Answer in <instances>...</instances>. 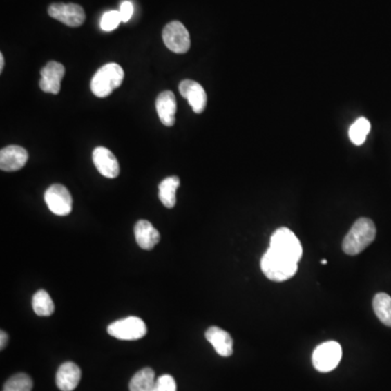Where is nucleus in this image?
Listing matches in <instances>:
<instances>
[{
  "mask_svg": "<svg viewBox=\"0 0 391 391\" xmlns=\"http://www.w3.org/2000/svg\"><path fill=\"white\" fill-rule=\"evenodd\" d=\"M162 37L165 46L175 54H185L191 48V36L187 28L178 21H173L165 26Z\"/></svg>",
  "mask_w": 391,
  "mask_h": 391,
  "instance_id": "obj_7",
  "label": "nucleus"
},
{
  "mask_svg": "<svg viewBox=\"0 0 391 391\" xmlns=\"http://www.w3.org/2000/svg\"><path fill=\"white\" fill-rule=\"evenodd\" d=\"M153 391H176L175 379L171 375H162L155 381Z\"/></svg>",
  "mask_w": 391,
  "mask_h": 391,
  "instance_id": "obj_25",
  "label": "nucleus"
},
{
  "mask_svg": "<svg viewBox=\"0 0 391 391\" xmlns=\"http://www.w3.org/2000/svg\"><path fill=\"white\" fill-rule=\"evenodd\" d=\"M45 201L49 210L59 216H69L73 206V199L68 188L61 184H54L45 193Z\"/></svg>",
  "mask_w": 391,
  "mask_h": 391,
  "instance_id": "obj_8",
  "label": "nucleus"
},
{
  "mask_svg": "<svg viewBox=\"0 0 391 391\" xmlns=\"http://www.w3.org/2000/svg\"><path fill=\"white\" fill-rule=\"evenodd\" d=\"M28 160V151L20 146H8L0 151V169L5 172L21 170Z\"/></svg>",
  "mask_w": 391,
  "mask_h": 391,
  "instance_id": "obj_13",
  "label": "nucleus"
},
{
  "mask_svg": "<svg viewBox=\"0 0 391 391\" xmlns=\"http://www.w3.org/2000/svg\"><path fill=\"white\" fill-rule=\"evenodd\" d=\"M321 263H322V265H327V260L323 259Z\"/></svg>",
  "mask_w": 391,
  "mask_h": 391,
  "instance_id": "obj_29",
  "label": "nucleus"
},
{
  "mask_svg": "<svg viewBox=\"0 0 391 391\" xmlns=\"http://www.w3.org/2000/svg\"><path fill=\"white\" fill-rule=\"evenodd\" d=\"M180 93L182 96L188 100L195 113H202L207 107V94L204 87L197 82L191 79H184L180 82Z\"/></svg>",
  "mask_w": 391,
  "mask_h": 391,
  "instance_id": "obj_11",
  "label": "nucleus"
},
{
  "mask_svg": "<svg viewBox=\"0 0 391 391\" xmlns=\"http://www.w3.org/2000/svg\"><path fill=\"white\" fill-rule=\"evenodd\" d=\"M121 22H122V19L120 16V11H109L102 16V21H100V28H102V31L111 32L119 28Z\"/></svg>",
  "mask_w": 391,
  "mask_h": 391,
  "instance_id": "obj_24",
  "label": "nucleus"
},
{
  "mask_svg": "<svg viewBox=\"0 0 391 391\" xmlns=\"http://www.w3.org/2000/svg\"><path fill=\"white\" fill-rule=\"evenodd\" d=\"M135 238L138 246L144 250H151L160 242V233L153 224L146 220H140L134 229Z\"/></svg>",
  "mask_w": 391,
  "mask_h": 391,
  "instance_id": "obj_16",
  "label": "nucleus"
},
{
  "mask_svg": "<svg viewBox=\"0 0 391 391\" xmlns=\"http://www.w3.org/2000/svg\"><path fill=\"white\" fill-rule=\"evenodd\" d=\"M33 310L39 316H50L55 312V303L46 290L36 292L32 301Z\"/></svg>",
  "mask_w": 391,
  "mask_h": 391,
  "instance_id": "obj_21",
  "label": "nucleus"
},
{
  "mask_svg": "<svg viewBox=\"0 0 391 391\" xmlns=\"http://www.w3.org/2000/svg\"><path fill=\"white\" fill-rule=\"evenodd\" d=\"M269 249L296 263H299L300 259L303 258L301 242L287 227H280L273 233Z\"/></svg>",
  "mask_w": 391,
  "mask_h": 391,
  "instance_id": "obj_3",
  "label": "nucleus"
},
{
  "mask_svg": "<svg viewBox=\"0 0 391 391\" xmlns=\"http://www.w3.org/2000/svg\"><path fill=\"white\" fill-rule=\"evenodd\" d=\"M376 237V227L372 220L360 218L353 224L343 242V250L349 256H356L365 250Z\"/></svg>",
  "mask_w": 391,
  "mask_h": 391,
  "instance_id": "obj_1",
  "label": "nucleus"
},
{
  "mask_svg": "<svg viewBox=\"0 0 391 391\" xmlns=\"http://www.w3.org/2000/svg\"><path fill=\"white\" fill-rule=\"evenodd\" d=\"M155 109L161 122L165 126H173L175 124L176 98L172 92L161 93L155 100Z\"/></svg>",
  "mask_w": 391,
  "mask_h": 391,
  "instance_id": "obj_14",
  "label": "nucleus"
},
{
  "mask_svg": "<svg viewBox=\"0 0 391 391\" xmlns=\"http://www.w3.org/2000/svg\"><path fill=\"white\" fill-rule=\"evenodd\" d=\"M3 66H5V58L3 54H0V72H3Z\"/></svg>",
  "mask_w": 391,
  "mask_h": 391,
  "instance_id": "obj_28",
  "label": "nucleus"
},
{
  "mask_svg": "<svg viewBox=\"0 0 391 391\" xmlns=\"http://www.w3.org/2000/svg\"><path fill=\"white\" fill-rule=\"evenodd\" d=\"M81 377V368L73 362H66L57 372V386L61 391H73L79 385Z\"/></svg>",
  "mask_w": 391,
  "mask_h": 391,
  "instance_id": "obj_15",
  "label": "nucleus"
},
{
  "mask_svg": "<svg viewBox=\"0 0 391 391\" xmlns=\"http://www.w3.org/2000/svg\"><path fill=\"white\" fill-rule=\"evenodd\" d=\"M155 383V372L153 368H142L131 379L130 391H153Z\"/></svg>",
  "mask_w": 391,
  "mask_h": 391,
  "instance_id": "obj_19",
  "label": "nucleus"
},
{
  "mask_svg": "<svg viewBox=\"0 0 391 391\" xmlns=\"http://www.w3.org/2000/svg\"><path fill=\"white\" fill-rule=\"evenodd\" d=\"M108 334L120 341H138L147 334V326L137 316L117 320L108 326Z\"/></svg>",
  "mask_w": 391,
  "mask_h": 391,
  "instance_id": "obj_5",
  "label": "nucleus"
},
{
  "mask_svg": "<svg viewBox=\"0 0 391 391\" xmlns=\"http://www.w3.org/2000/svg\"><path fill=\"white\" fill-rule=\"evenodd\" d=\"M206 338L207 341L213 345L219 356L227 358L233 354V338L227 330L212 326L207 330Z\"/></svg>",
  "mask_w": 391,
  "mask_h": 391,
  "instance_id": "obj_17",
  "label": "nucleus"
},
{
  "mask_svg": "<svg viewBox=\"0 0 391 391\" xmlns=\"http://www.w3.org/2000/svg\"><path fill=\"white\" fill-rule=\"evenodd\" d=\"M66 74V68L61 64L50 61L41 71L39 87L45 93L57 95L61 88V81Z\"/></svg>",
  "mask_w": 391,
  "mask_h": 391,
  "instance_id": "obj_10",
  "label": "nucleus"
},
{
  "mask_svg": "<svg viewBox=\"0 0 391 391\" xmlns=\"http://www.w3.org/2000/svg\"><path fill=\"white\" fill-rule=\"evenodd\" d=\"M343 356V349L336 341L322 343L313 352L312 362L318 372L327 373L337 368Z\"/></svg>",
  "mask_w": 391,
  "mask_h": 391,
  "instance_id": "obj_6",
  "label": "nucleus"
},
{
  "mask_svg": "<svg viewBox=\"0 0 391 391\" xmlns=\"http://www.w3.org/2000/svg\"><path fill=\"white\" fill-rule=\"evenodd\" d=\"M120 16L122 19V22H128L132 18L133 12H134V7L131 1H124L120 7Z\"/></svg>",
  "mask_w": 391,
  "mask_h": 391,
  "instance_id": "obj_26",
  "label": "nucleus"
},
{
  "mask_svg": "<svg viewBox=\"0 0 391 391\" xmlns=\"http://www.w3.org/2000/svg\"><path fill=\"white\" fill-rule=\"evenodd\" d=\"M180 180L178 176H170L159 184V199L163 206L172 209L176 204V191L180 187Z\"/></svg>",
  "mask_w": 391,
  "mask_h": 391,
  "instance_id": "obj_18",
  "label": "nucleus"
},
{
  "mask_svg": "<svg viewBox=\"0 0 391 391\" xmlns=\"http://www.w3.org/2000/svg\"><path fill=\"white\" fill-rule=\"evenodd\" d=\"M261 269L269 280L285 282L295 276L298 271V263L285 259L269 249L262 257Z\"/></svg>",
  "mask_w": 391,
  "mask_h": 391,
  "instance_id": "obj_4",
  "label": "nucleus"
},
{
  "mask_svg": "<svg viewBox=\"0 0 391 391\" xmlns=\"http://www.w3.org/2000/svg\"><path fill=\"white\" fill-rule=\"evenodd\" d=\"M48 15L71 28H79L86 19L84 9L77 3H53L48 7Z\"/></svg>",
  "mask_w": 391,
  "mask_h": 391,
  "instance_id": "obj_9",
  "label": "nucleus"
},
{
  "mask_svg": "<svg viewBox=\"0 0 391 391\" xmlns=\"http://www.w3.org/2000/svg\"><path fill=\"white\" fill-rule=\"evenodd\" d=\"M124 79V71L117 64L102 66L90 82V89L95 96L106 98L119 88Z\"/></svg>",
  "mask_w": 391,
  "mask_h": 391,
  "instance_id": "obj_2",
  "label": "nucleus"
},
{
  "mask_svg": "<svg viewBox=\"0 0 391 391\" xmlns=\"http://www.w3.org/2000/svg\"><path fill=\"white\" fill-rule=\"evenodd\" d=\"M370 132H371L370 121L366 117H359L349 128V137L354 145H363Z\"/></svg>",
  "mask_w": 391,
  "mask_h": 391,
  "instance_id": "obj_22",
  "label": "nucleus"
},
{
  "mask_svg": "<svg viewBox=\"0 0 391 391\" xmlns=\"http://www.w3.org/2000/svg\"><path fill=\"white\" fill-rule=\"evenodd\" d=\"M7 343H8V335H7L6 332L1 330V332H0V349H1V350L6 348Z\"/></svg>",
  "mask_w": 391,
  "mask_h": 391,
  "instance_id": "obj_27",
  "label": "nucleus"
},
{
  "mask_svg": "<svg viewBox=\"0 0 391 391\" xmlns=\"http://www.w3.org/2000/svg\"><path fill=\"white\" fill-rule=\"evenodd\" d=\"M93 161L98 172L104 178H115L120 174V165L111 150L104 147L95 148Z\"/></svg>",
  "mask_w": 391,
  "mask_h": 391,
  "instance_id": "obj_12",
  "label": "nucleus"
},
{
  "mask_svg": "<svg viewBox=\"0 0 391 391\" xmlns=\"http://www.w3.org/2000/svg\"><path fill=\"white\" fill-rule=\"evenodd\" d=\"M33 381L28 374L19 373L7 381L3 391H32Z\"/></svg>",
  "mask_w": 391,
  "mask_h": 391,
  "instance_id": "obj_23",
  "label": "nucleus"
},
{
  "mask_svg": "<svg viewBox=\"0 0 391 391\" xmlns=\"http://www.w3.org/2000/svg\"><path fill=\"white\" fill-rule=\"evenodd\" d=\"M373 309L379 320L391 327V297L385 292H379L374 297Z\"/></svg>",
  "mask_w": 391,
  "mask_h": 391,
  "instance_id": "obj_20",
  "label": "nucleus"
}]
</instances>
